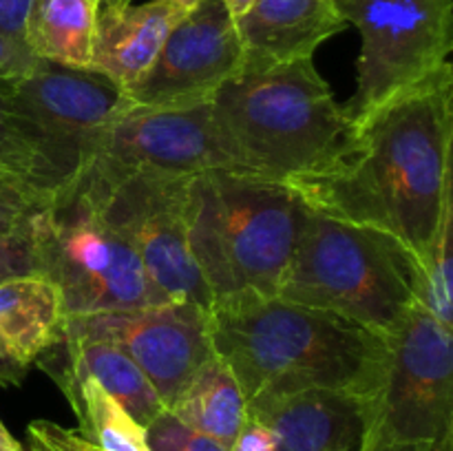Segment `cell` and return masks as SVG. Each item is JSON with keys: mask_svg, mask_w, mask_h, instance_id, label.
<instances>
[{"mask_svg": "<svg viewBox=\"0 0 453 451\" xmlns=\"http://www.w3.org/2000/svg\"><path fill=\"white\" fill-rule=\"evenodd\" d=\"M27 436L29 445L42 447L47 451H100L78 429H66L51 420H34L27 427Z\"/></svg>", "mask_w": 453, "mask_h": 451, "instance_id": "cell-27", "label": "cell"}, {"mask_svg": "<svg viewBox=\"0 0 453 451\" xmlns=\"http://www.w3.org/2000/svg\"><path fill=\"white\" fill-rule=\"evenodd\" d=\"M88 157L119 168H146L171 175L233 172V164L217 137L211 102L186 109L133 106L96 137Z\"/></svg>", "mask_w": 453, "mask_h": 451, "instance_id": "cell-13", "label": "cell"}, {"mask_svg": "<svg viewBox=\"0 0 453 451\" xmlns=\"http://www.w3.org/2000/svg\"><path fill=\"white\" fill-rule=\"evenodd\" d=\"M420 264L383 230L310 208L279 294L392 336L418 301Z\"/></svg>", "mask_w": 453, "mask_h": 451, "instance_id": "cell-5", "label": "cell"}, {"mask_svg": "<svg viewBox=\"0 0 453 451\" xmlns=\"http://www.w3.org/2000/svg\"><path fill=\"white\" fill-rule=\"evenodd\" d=\"M65 339H102L119 345L144 371L166 409L215 354L208 310L193 301L66 317Z\"/></svg>", "mask_w": 453, "mask_h": 451, "instance_id": "cell-10", "label": "cell"}, {"mask_svg": "<svg viewBox=\"0 0 453 451\" xmlns=\"http://www.w3.org/2000/svg\"><path fill=\"white\" fill-rule=\"evenodd\" d=\"M80 172L111 228L131 246L146 279L166 301H193L211 310V292L188 246V175L119 168L84 159Z\"/></svg>", "mask_w": 453, "mask_h": 451, "instance_id": "cell-7", "label": "cell"}, {"mask_svg": "<svg viewBox=\"0 0 453 451\" xmlns=\"http://www.w3.org/2000/svg\"><path fill=\"white\" fill-rule=\"evenodd\" d=\"M102 4H124V3H131V0H100Z\"/></svg>", "mask_w": 453, "mask_h": 451, "instance_id": "cell-37", "label": "cell"}, {"mask_svg": "<svg viewBox=\"0 0 453 451\" xmlns=\"http://www.w3.org/2000/svg\"><path fill=\"white\" fill-rule=\"evenodd\" d=\"M29 451H47V449H42V447H35V445H29Z\"/></svg>", "mask_w": 453, "mask_h": 451, "instance_id": "cell-38", "label": "cell"}, {"mask_svg": "<svg viewBox=\"0 0 453 451\" xmlns=\"http://www.w3.org/2000/svg\"><path fill=\"white\" fill-rule=\"evenodd\" d=\"M49 195L0 171V234L29 233L31 219L47 203Z\"/></svg>", "mask_w": 453, "mask_h": 451, "instance_id": "cell-24", "label": "cell"}, {"mask_svg": "<svg viewBox=\"0 0 453 451\" xmlns=\"http://www.w3.org/2000/svg\"><path fill=\"white\" fill-rule=\"evenodd\" d=\"M376 411L379 396L349 389H305L248 405L270 427L277 451H370Z\"/></svg>", "mask_w": 453, "mask_h": 451, "instance_id": "cell-14", "label": "cell"}, {"mask_svg": "<svg viewBox=\"0 0 453 451\" xmlns=\"http://www.w3.org/2000/svg\"><path fill=\"white\" fill-rule=\"evenodd\" d=\"M370 451H429V445H423V442H385L374 438Z\"/></svg>", "mask_w": 453, "mask_h": 451, "instance_id": "cell-32", "label": "cell"}, {"mask_svg": "<svg viewBox=\"0 0 453 451\" xmlns=\"http://www.w3.org/2000/svg\"><path fill=\"white\" fill-rule=\"evenodd\" d=\"M168 411L226 447H233L239 429L248 420L246 396L230 367L217 354L195 371Z\"/></svg>", "mask_w": 453, "mask_h": 451, "instance_id": "cell-20", "label": "cell"}, {"mask_svg": "<svg viewBox=\"0 0 453 451\" xmlns=\"http://www.w3.org/2000/svg\"><path fill=\"white\" fill-rule=\"evenodd\" d=\"M186 11L166 0L100 4L88 69L131 88L153 65L164 40Z\"/></svg>", "mask_w": 453, "mask_h": 451, "instance_id": "cell-16", "label": "cell"}, {"mask_svg": "<svg viewBox=\"0 0 453 451\" xmlns=\"http://www.w3.org/2000/svg\"><path fill=\"white\" fill-rule=\"evenodd\" d=\"M12 87L13 82L0 80V171L53 193L66 175L42 133L16 109Z\"/></svg>", "mask_w": 453, "mask_h": 451, "instance_id": "cell-22", "label": "cell"}, {"mask_svg": "<svg viewBox=\"0 0 453 451\" xmlns=\"http://www.w3.org/2000/svg\"><path fill=\"white\" fill-rule=\"evenodd\" d=\"M29 274H38V261L29 233L0 234V283Z\"/></svg>", "mask_w": 453, "mask_h": 451, "instance_id": "cell-26", "label": "cell"}, {"mask_svg": "<svg viewBox=\"0 0 453 451\" xmlns=\"http://www.w3.org/2000/svg\"><path fill=\"white\" fill-rule=\"evenodd\" d=\"M0 451H25L22 449L20 442H18L16 438L7 432V427L3 424V420H0Z\"/></svg>", "mask_w": 453, "mask_h": 451, "instance_id": "cell-33", "label": "cell"}, {"mask_svg": "<svg viewBox=\"0 0 453 451\" xmlns=\"http://www.w3.org/2000/svg\"><path fill=\"white\" fill-rule=\"evenodd\" d=\"M100 0H31L25 47L38 60L88 69Z\"/></svg>", "mask_w": 453, "mask_h": 451, "instance_id": "cell-18", "label": "cell"}, {"mask_svg": "<svg viewBox=\"0 0 453 451\" xmlns=\"http://www.w3.org/2000/svg\"><path fill=\"white\" fill-rule=\"evenodd\" d=\"M451 62L367 115L348 157L292 186L312 210L383 230L423 265L451 206Z\"/></svg>", "mask_w": 453, "mask_h": 451, "instance_id": "cell-1", "label": "cell"}, {"mask_svg": "<svg viewBox=\"0 0 453 451\" xmlns=\"http://www.w3.org/2000/svg\"><path fill=\"white\" fill-rule=\"evenodd\" d=\"M31 0H0V35L25 44V25Z\"/></svg>", "mask_w": 453, "mask_h": 451, "instance_id": "cell-29", "label": "cell"}, {"mask_svg": "<svg viewBox=\"0 0 453 451\" xmlns=\"http://www.w3.org/2000/svg\"><path fill=\"white\" fill-rule=\"evenodd\" d=\"M211 343L246 402L305 389H349L379 396L388 339L327 310L281 296H246L208 310Z\"/></svg>", "mask_w": 453, "mask_h": 451, "instance_id": "cell-2", "label": "cell"}, {"mask_svg": "<svg viewBox=\"0 0 453 451\" xmlns=\"http://www.w3.org/2000/svg\"><path fill=\"white\" fill-rule=\"evenodd\" d=\"M429 451H453V436H447L442 440L429 445Z\"/></svg>", "mask_w": 453, "mask_h": 451, "instance_id": "cell-35", "label": "cell"}, {"mask_svg": "<svg viewBox=\"0 0 453 451\" xmlns=\"http://www.w3.org/2000/svg\"><path fill=\"white\" fill-rule=\"evenodd\" d=\"M66 312L58 287L40 274L0 283V348L29 367L65 339Z\"/></svg>", "mask_w": 453, "mask_h": 451, "instance_id": "cell-17", "label": "cell"}, {"mask_svg": "<svg viewBox=\"0 0 453 451\" xmlns=\"http://www.w3.org/2000/svg\"><path fill=\"white\" fill-rule=\"evenodd\" d=\"M233 451H277L274 449V436L265 423L259 418L248 414V420L243 427L239 429L237 438H234Z\"/></svg>", "mask_w": 453, "mask_h": 451, "instance_id": "cell-30", "label": "cell"}, {"mask_svg": "<svg viewBox=\"0 0 453 451\" xmlns=\"http://www.w3.org/2000/svg\"><path fill=\"white\" fill-rule=\"evenodd\" d=\"M388 348L374 438L434 445L453 436L451 327L416 303Z\"/></svg>", "mask_w": 453, "mask_h": 451, "instance_id": "cell-9", "label": "cell"}, {"mask_svg": "<svg viewBox=\"0 0 453 451\" xmlns=\"http://www.w3.org/2000/svg\"><path fill=\"white\" fill-rule=\"evenodd\" d=\"M29 239L38 274L58 287L66 317L166 303L80 172L49 195L31 219Z\"/></svg>", "mask_w": 453, "mask_h": 451, "instance_id": "cell-6", "label": "cell"}, {"mask_svg": "<svg viewBox=\"0 0 453 451\" xmlns=\"http://www.w3.org/2000/svg\"><path fill=\"white\" fill-rule=\"evenodd\" d=\"M242 69L237 20L224 0H202L177 20L149 71L124 93L144 109H186L211 102Z\"/></svg>", "mask_w": 453, "mask_h": 451, "instance_id": "cell-11", "label": "cell"}, {"mask_svg": "<svg viewBox=\"0 0 453 451\" xmlns=\"http://www.w3.org/2000/svg\"><path fill=\"white\" fill-rule=\"evenodd\" d=\"M224 4H226V7H228L230 16H233L234 20H237V18H242L243 13H246L248 9H250L252 4H255V0H224Z\"/></svg>", "mask_w": 453, "mask_h": 451, "instance_id": "cell-34", "label": "cell"}, {"mask_svg": "<svg viewBox=\"0 0 453 451\" xmlns=\"http://www.w3.org/2000/svg\"><path fill=\"white\" fill-rule=\"evenodd\" d=\"M361 35L357 91L343 106L354 128L449 65L453 0H334Z\"/></svg>", "mask_w": 453, "mask_h": 451, "instance_id": "cell-8", "label": "cell"}, {"mask_svg": "<svg viewBox=\"0 0 453 451\" xmlns=\"http://www.w3.org/2000/svg\"><path fill=\"white\" fill-rule=\"evenodd\" d=\"M211 113L233 172L286 186L330 172L357 137L312 57L242 69L212 96Z\"/></svg>", "mask_w": 453, "mask_h": 451, "instance_id": "cell-3", "label": "cell"}, {"mask_svg": "<svg viewBox=\"0 0 453 451\" xmlns=\"http://www.w3.org/2000/svg\"><path fill=\"white\" fill-rule=\"evenodd\" d=\"M27 370H29V367L18 363L16 358H12L3 348H0V387H16V385H20Z\"/></svg>", "mask_w": 453, "mask_h": 451, "instance_id": "cell-31", "label": "cell"}, {"mask_svg": "<svg viewBox=\"0 0 453 451\" xmlns=\"http://www.w3.org/2000/svg\"><path fill=\"white\" fill-rule=\"evenodd\" d=\"M453 206L447 208L438 230L436 243L429 259L420 265L418 305H423L436 321L453 327V274H451V217Z\"/></svg>", "mask_w": 453, "mask_h": 451, "instance_id": "cell-23", "label": "cell"}, {"mask_svg": "<svg viewBox=\"0 0 453 451\" xmlns=\"http://www.w3.org/2000/svg\"><path fill=\"white\" fill-rule=\"evenodd\" d=\"M38 62V57L25 44L12 42L4 35H0V80L16 82V80L31 73Z\"/></svg>", "mask_w": 453, "mask_h": 451, "instance_id": "cell-28", "label": "cell"}, {"mask_svg": "<svg viewBox=\"0 0 453 451\" xmlns=\"http://www.w3.org/2000/svg\"><path fill=\"white\" fill-rule=\"evenodd\" d=\"M144 438L149 451H233L230 447L217 442L215 438L206 436V433L181 423L168 409L159 411L146 424Z\"/></svg>", "mask_w": 453, "mask_h": 451, "instance_id": "cell-25", "label": "cell"}, {"mask_svg": "<svg viewBox=\"0 0 453 451\" xmlns=\"http://www.w3.org/2000/svg\"><path fill=\"white\" fill-rule=\"evenodd\" d=\"M12 97L16 109L49 141L66 180L88 157L96 137L135 106L106 75L44 60L13 82Z\"/></svg>", "mask_w": 453, "mask_h": 451, "instance_id": "cell-12", "label": "cell"}, {"mask_svg": "<svg viewBox=\"0 0 453 451\" xmlns=\"http://www.w3.org/2000/svg\"><path fill=\"white\" fill-rule=\"evenodd\" d=\"M345 25L334 0H255L237 18L243 69L312 57L319 44L343 31Z\"/></svg>", "mask_w": 453, "mask_h": 451, "instance_id": "cell-15", "label": "cell"}, {"mask_svg": "<svg viewBox=\"0 0 453 451\" xmlns=\"http://www.w3.org/2000/svg\"><path fill=\"white\" fill-rule=\"evenodd\" d=\"M78 416V432L100 451H149L144 427L128 416V411L111 398L96 380L75 376L69 363L60 370H47Z\"/></svg>", "mask_w": 453, "mask_h": 451, "instance_id": "cell-21", "label": "cell"}, {"mask_svg": "<svg viewBox=\"0 0 453 451\" xmlns=\"http://www.w3.org/2000/svg\"><path fill=\"white\" fill-rule=\"evenodd\" d=\"M166 3L175 4L177 9H181V11H190V9H193L195 4L202 3V0H166Z\"/></svg>", "mask_w": 453, "mask_h": 451, "instance_id": "cell-36", "label": "cell"}, {"mask_svg": "<svg viewBox=\"0 0 453 451\" xmlns=\"http://www.w3.org/2000/svg\"><path fill=\"white\" fill-rule=\"evenodd\" d=\"M62 345L71 371L96 380L142 427L166 409L144 371L119 345L102 339H65Z\"/></svg>", "mask_w": 453, "mask_h": 451, "instance_id": "cell-19", "label": "cell"}, {"mask_svg": "<svg viewBox=\"0 0 453 451\" xmlns=\"http://www.w3.org/2000/svg\"><path fill=\"white\" fill-rule=\"evenodd\" d=\"M310 206L292 186L228 171L190 177L188 246L211 305L277 296Z\"/></svg>", "mask_w": 453, "mask_h": 451, "instance_id": "cell-4", "label": "cell"}]
</instances>
